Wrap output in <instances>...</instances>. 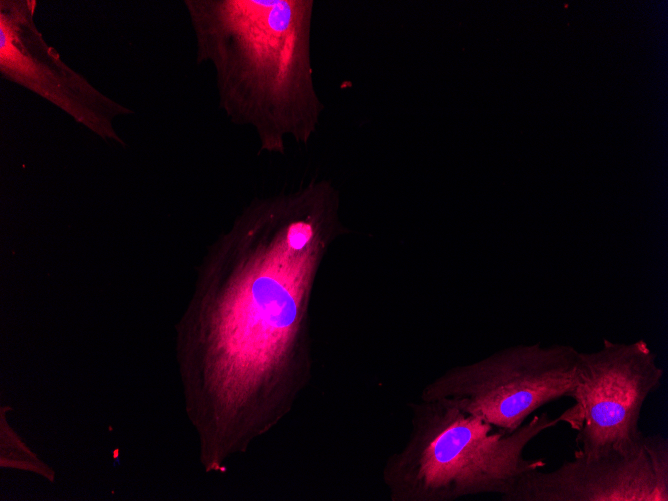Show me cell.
<instances>
[{
  "label": "cell",
  "instance_id": "1",
  "mask_svg": "<svg viewBox=\"0 0 668 501\" xmlns=\"http://www.w3.org/2000/svg\"><path fill=\"white\" fill-rule=\"evenodd\" d=\"M345 231L326 180L253 200L212 246L176 326L186 412L206 472L223 471L292 410L312 375L309 306Z\"/></svg>",
  "mask_w": 668,
  "mask_h": 501
},
{
  "label": "cell",
  "instance_id": "2",
  "mask_svg": "<svg viewBox=\"0 0 668 501\" xmlns=\"http://www.w3.org/2000/svg\"><path fill=\"white\" fill-rule=\"evenodd\" d=\"M198 63L212 64L220 108L260 150L307 144L324 106L311 63L312 0H185Z\"/></svg>",
  "mask_w": 668,
  "mask_h": 501
},
{
  "label": "cell",
  "instance_id": "3",
  "mask_svg": "<svg viewBox=\"0 0 668 501\" xmlns=\"http://www.w3.org/2000/svg\"><path fill=\"white\" fill-rule=\"evenodd\" d=\"M405 445L386 460L383 482L391 501H453L497 494L500 500L525 474L542 469V458L524 456L526 447L560 423L543 412L513 432L440 401L411 405Z\"/></svg>",
  "mask_w": 668,
  "mask_h": 501
},
{
  "label": "cell",
  "instance_id": "4",
  "mask_svg": "<svg viewBox=\"0 0 668 501\" xmlns=\"http://www.w3.org/2000/svg\"><path fill=\"white\" fill-rule=\"evenodd\" d=\"M579 382V352L568 345H516L448 369L422 389L498 429L513 432L534 411L571 397Z\"/></svg>",
  "mask_w": 668,
  "mask_h": 501
},
{
  "label": "cell",
  "instance_id": "5",
  "mask_svg": "<svg viewBox=\"0 0 668 501\" xmlns=\"http://www.w3.org/2000/svg\"><path fill=\"white\" fill-rule=\"evenodd\" d=\"M664 371L644 340L616 343L603 340L601 349L579 352L575 404L561 420L577 431L574 456L586 460L610 453L630 455L642 448V407L657 391Z\"/></svg>",
  "mask_w": 668,
  "mask_h": 501
},
{
  "label": "cell",
  "instance_id": "6",
  "mask_svg": "<svg viewBox=\"0 0 668 501\" xmlns=\"http://www.w3.org/2000/svg\"><path fill=\"white\" fill-rule=\"evenodd\" d=\"M36 1H0L1 76L49 101L105 140L124 144L115 118L133 111L95 88L47 44L34 22Z\"/></svg>",
  "mask_w": 668,
  "mask_h": 501
},
{
  "label": "cell",
  "instance_id": "7",
  "mask_svg": "<svg viewBox=\"0 0 668 501\" xmlns=\"http://www.w3.org/2000/svg\"><path fill=\"white\" fill-rule=\"evenodd\" d=\"M503 501H668L667 439L646 435L630 455L574 456L551 471H531Z\"/></svg>",
  "mask_w": 668,
  "mask_h": 501
},
{
  "label": "cell",
  "instance_id": "8",
  "mask_svg": "<svg viewBox=\"0 0 668 501\" xmlns=\"http://www.w3.org/2000/svg\"><path fill=\"white\" fill-rule=\"evenodd\" d=\"M1 439L2 444H5V454L16 452L10 459L6 461V465H12L15 468L31 470L41 474L42 476L53 480L54 473L45 464L40 462L37 457L23 444L19 437L6 425L1 423Z\"/></svg>",
  "mask_w": 668,
  "mask_h": 501
}]
</instances>
